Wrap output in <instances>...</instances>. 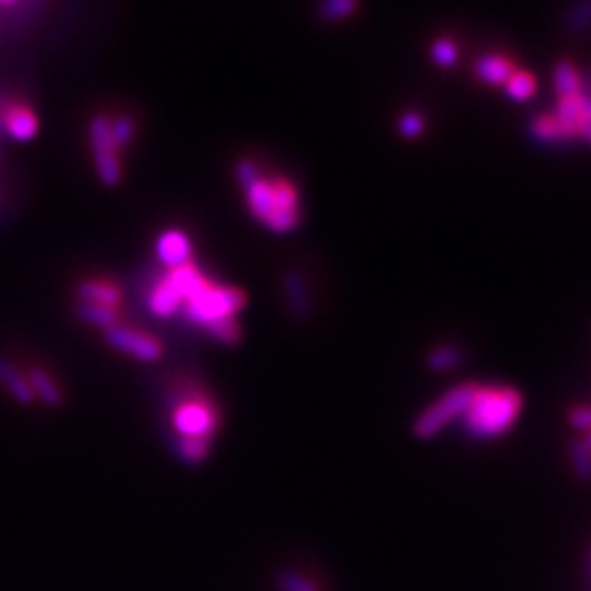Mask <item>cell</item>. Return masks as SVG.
<instances>
[{"mask_svg":"<svg viewBox=\"0 0 591 591\" xmlns=\"http://www.w3.org/2000/svg\"><path fill=\"white\" fill-rule=\"evenodd\" d=\"M235 173H237V180H239V184L243 189H248L252 182H257L261 178L257 165H254V162H250V160H241L237 165V169H235Z\"/></svg>","mask_w":591,"mask_h":591,"instance_id":"obj_30","label":"cell"},{"mask_svg":"<svg viewBox=\"0 0 591 591\" xmlns=\"http://www.w3.org/2000/svg\"><path fill=\"white\" fill-rule=\"evenodd\" d=\"M521 412V394L508 386H478L467 412L462 414V430L473 440H493L504 436Z\"/></svg>","mask_w":591,"mask_h":591,"instance_id":"obj_1","label":"cell"},{"mask_svg":"<svg viewBox=\"0 0 591 591\" xmlns=\"http://www.w3.org/2000/svg\"><path fill=\"white\" fill-rule=\"evenodd\" d=\"M0 3H3V5H14L16 0H0Z\"/></svg>","mask_w":591,"mask_h":591,"instance_id":"obj_35","label":"cell"},{"mask_svg":"<svg viewBox=\"0 0 591 591\" xmlns=\"http://www.w3.org/2000/svg\"><path fill=\"white\" fill-rule=\"evenodd\" d=\"M136 134V127H134V121L127 119V117H119L110 121V136L112 141L117 147H125L132 143V138Z\"/></svg>","mask_w":591,"mask_h":591,"instance_id":"obj_27","label":"cell"},{"mask_svg":"<svg viewBox=\"0 0 591 591\" xmlns=\"http://www.w3.org/2000/svg\"><path fill=\"white\" fill-rule=\"evenodd\" d=\"M504 86H506V95L513 101H528L532 95H535L537 81L528 71H515Z\"/></svg>","mask_w":591,"mask_h":591,"instance_id":"obj_20","label":"cell"},{"mask_svg":"<svg viewBox=\"0 0 591 591\" xmlns=\"http://www.w3.org/2000/svg\"><path fill=\"white\" fill-rule=\"evenodd\" d=\"M475 388H478V384H460L447 390L443 397H438L430 405V408L416 416L414 434L423 440L434 438L443 432L451 421L462 419V414L467 412L469 403L473 399Z\"/></svg>","mask_w":591,"mask_h":591,"instance_id":"obj_4","label":"cell"},{"mask_svg":"<svg viewBox=\"0 0 591 591\" xmlns=\"http://www.w3.org/2000/svg\"><path fill=\"white\" fill-rule=\"evenodd\" d=\"M570 425L576 427V430L591 432V408L589 405H578L570 412Z\"/></svg>","mask_w":591,"mask_h":591,"instance_id":"obj_31","label":"cell"},{"mask_svg":"<svg viewBox=\"0 0 591 591\" xmlns=\"http://www.w3.org/2000/svg\"><path fill=\"white\" fill-rule=\"evenodd\" d=\"M7 134L18 143H27L38 134V117L25 106H14L5 117Z\"/></svg>","mask_w":591,"mask_h":591,"instance_id":"obj_13","label":"cell"},{"mask_svg":"<svg viewBox=\"0 0 591 591\" xmlns=\"http://www.w3.org/2000/svg\"><path fill=\"white\" fill-rule=\"evenodd\" d=\"M570 456H572V467L576 471V475L585 482H591V454L589 449L585 447L583 440H576L570 447Z\"/></svg>","mask_w":591,"mask_h":591,"instance_id":"obj_24","label":"cell"},{"mask_svg":"<svg viewBox=\"0 0 591 591\" xmlns=\"http://www.w3.org/2000/svg\"><path fill=\"white\" fill-rule=\"evenodd\" d=\"M432 62L440 68H451L458 62V46L447 38L436 40L432 44Z\"/></svg>","mask_w":591,"mask_h":591,"instance_id":"obj_25","label":"cell"},{"mask_svg":"<svg viewBox=\"0 0 591 591\" xmlns=\"http://www.w3.org/2000/svg\"><path fill=\"white\" fill-rule=\"evenodd\" d=\"M77 316L86 324H92V327H101L106 331L117 327V320H119L117 309L103 307V305H92V303H81L77 309Z\"/></svg>","mask_w":591,"mask_h":591,"instance_id":"obj_19","label":"cell"},{"mask_svg":"<svg viewBox=\"0 0 591 591\" xmlns=\"http://www.w3.org/2000/svg\"><path fill=\"white\" fill-rule=\"evenodd\" d=\"M0 384L11 392V397L18 403L29 405L36 399V394H33V388L29 384V377L22 375L14 364H9L3 357H0Z\"/></svg>","mask_w":591,"mask_h":591,"instance_id":"obj_14","label":"cell"},{"mask_svg":"<svg viewBox=\"0 0 591 591\" xmlns=\"http://www.w3.org/2000/svg\"><path fill=\"white\" fill-rule=\"evenodd\" d=\"M147 307H149V311H152V316L162 318V320L180 316L182 300H180L176 289H173L171 283L167 281V276L160 278V281L154 285L152 292H149Z\"/></svg>","mask_w":591,"mask_h":591,"instance_id":"obj_10","label":"cell"},{"mask_svg":"<svg viewBox=\"0 0 591 591\" xmlns=\"http://www.w3.org/2000/svg\"><path fill=\"white\" fill-rule=\"evenodd\" d=\"M278 587L283 591H320L314 583L307 581L303 574H296V572L278 574Z\"/></svg>","mask_w":591,"mask_h":591,"instance_id":"obj_28","label":"cell"},{"mask_svg":"<svg viewBox=\"0 0 591 591\" xmlns=\"http://www.w3.org/2000/svg\"><path fill=\"white\" fill-rule=\"evenodd\" d=\"M106 340L117 351L141 359V362H156V359H160L162 355V344L154 338V335L119 327V324L106 331Z\"/></svg>","mask_w":591,"mask_h":591,"instance_id":"obj_7","label":"cell"},{"mask_svg":"<svg viewBox=\"0 0 591 591\" xmlns=\"http://www.w3.org/2000/svg\"><path fill=\"white\" fill-rule=\"evenodd\" d=\"M77 292H79L81 303L103 305V307H112V309H117V305L121 303L119 287L108 283V281H84L79 285Z\"/></svg>","mask_w":591,"mask_h":591,"instance_id":"obj_15","label":"cell"},{"mask_svg":"<svg viewBox=\"0 0 591 591\" xmlns=\"http://www.w3.org/2000/svg\"><path fill=\"white\" fill-rule=\"evenodd\" d=\"M178 454L187 462H202L211 449V440H200V438H178L176 443Z\"/></svg>","mask_w":591,"mask_h":591,"instance_id":"obj_23","label":"cell"},{"mask_svg":"<svg viewBox=\"0 0 591 591\" xmlns=\"http://www.w3.org/2000/svg\"><path fill=\"white\" fill-rule=\"evenodd\" d=\"M27 377H29V384H31L33 394H36V397H40L46 405H51V408H57V405H62L64 394H62L60 386H57L55 381L44 373V370L31 368Z\"/></svg>","mask_w":591,"mask_h":591,"instance_id":"obj_17","label":"cell"},{"mask_svg":"<svg viewBox=\"0 0 591 591\" xmlns=\"http://www.w3.org/2000/svg\"><path fill=\"white\" fill-rule=\"evenodd\" d=\"M565 27L572 33L587 31L591 27V3H578L576 7H572L570 14H567Z\"/></svg>","mask_w":591,"mask_h":591,"instance_id":"obj_26","label":"cell"},{"mask_svg":"<svg viewBox=\"0 0 591 591\" xmlns=\"http://www.w3.org/2000/svg\"><path fill=\"white\" fill-rule=\"evenodd\" d=\"M246 200L254 219H259L265 228L278 235L292 233L303 217L298 191L285 178H259L246 189Z\"/></svg>","mask_w":591,"mask_h":591,"instance_id":"obj_2","label":"cell"},{"mask_svg":"<svg viewBox=\"0 0 591 591\" xmlns=\"http://www.w3.org/2000/svg\"><path fill=\"white\" fill-rule=\"evenodd\" d=\"M246 307V294L237 287L215 285L206 281L197 292L184 303L180 314L200 327H211L215 322L237 318L239 311Z\"/></svg>","mask_w":591,"mask_h":591,"instance_id":"obj_3","label":"cell"},{"mask_svg":"<svg viewBox=\"0 0 591 591\" xmlns=\"http://www.w3.org/2000/svg\"><path fill=\"white\" fill-rule=\"evenodd\" d=\"M171 423L180 438L211 440L217 432L219 412L211 399L187 397L176 403L171 412Z\"/></svg>","mask_w":591,"mask_h":591,"instance_id":"obj_5","label":"cell"},{"mask_svg":"<svg viewBox=\"0 0 591 591\" xmlns=\"http://www.w3.org/2000/svg\"><path fill=\"white\" fill-rule=\"evenodd\" d=\"M90 145L92 154H95V165L101 182L106 187H114L121 180V162L117 154V145H114L110 136V119L95 117L90 123Z\"/></svg>","mask_w":591,"mask_h":591,"instance_id":"obj_6","label":"cell"},{"mask_svg":"<svg viewBox=\"0 0 591 591\" xmlns=\"http://www.w3.org/2000/svg\"><path fill=\"white\" fill-rule=\"evenodd\" d=\"M578 136H581L583 141H587V145L591 147V123H581V127H578Z\"/></svg>","mask_w":591,"mask_h":591,"instance_id":"obj_32","label":"cell"},{"mask_svg":"<svg viewBox=\"0 0 591 591\" xmlns=\"http://www.w3.org/2000/svg\"><path fill=\"white\" fill-rule=\"evenodd\" d=\"M583 92L585 95H589L591 97V71L585 75V79H583Z\"/></svg>","mask_w":591,"mask_h":591,"instance_id":"obj_33","label":"cell"},{"mask_svg":"<svg viewBox=\"0 0 591 591\" xmlns=\"http://www.w3.org/2000/svg\"><path fill=\"white\" fill-rule=\"evenodd\" d=\"M423 130H425V121H423L421 114H416V112L403 114L401 121H399V134L403 138H408V141H412V138H419L423 134Z\"/></svg>","mask_w":591,"mask_h":591,"instance_id":"obj_29","label":"cell"},{"mask_svg":"<svg viewBox=\"0 0 591 591\" xmlns=\"http://www.w3.org/2000/svg\"><path fill=\"white\" fill-rule=\"evenodd\" d=\"M211 338L219 344H226V346H235L241 340V327L237 318H230V320H222V322H215L211 327L204 329Z\"/></svg>","mask_w":591,"mask_h":591,"instance_id":"obj_22","label":"cell"},{"mask_svg":"<svg viewBox=\"0 0 591 591\" xmlns=\"http://www.w3.org/2000/svg\"><path fill=\"white\" fill-rule=\"evenodd\" d=\"M530 136L541 145H559V143H576V138L565 130V127L554 119V114H541L530 123Z\"/></svg>","mask_w":591,"mask_h":591,"instance_id":"obj_12","label":"cell"},{"mask_svg":"<svg viewBox=\"0 0 591 591\" xmlns=\"http://www.w3.org/2000/svg\"><path fill=\"white\" fill-rule=\"evenodd\" d=\"M515 71V64L504 55H484L475 62V77L486 86H504Z\"/></svg>","mask_w":591,"mask_h":591,"instance_id":"obj_11","label":"cell"},{"mask_svg":"<svg viewBox=\"0 0 591 591\" xmlns=\"http://www.w3.org/2000/svg\"><path fill=\"white\" fill-rule=\"evenodd\" d=\"M357 0H322L318 5V16L324 22H342L357 11Z\"/></svg>","mask_w":591,"mask_h":591,"instance_id":"obj_21","label":"cell"},{"mask_svg":"<svg viewBox=\"0 0 591 591\" xmlns=\"http://www.w3.org/2000/svg\"><path fill=\"white\" fill-rule=\"evenodd\" d=\"M554 90L559 97L578 95L583 90V77L576 71V66L567 60L556 62L554 66Z\"/></svg>","mask_w":591,"mask_h":591,"instance_id":"obj_16","label":"cell"},{"mask_svg":"<svg viewBox=\"0 0 591 591\" xmlns=\"http://www.w3.org/2000/svg\"><path fill=\"white\" fill-rule=\"evenodd\" d=\"M583 443H585V447L589 449V454H591V432H587V436H585Z\"/></svg>","mask_w":591,"mask_h":591,"instance_id":"obj_34","label":"cell"},{"mask_svg":"<svg viewBox=\"0 0 591 591\" xmlns=\"http://www.w3.org/2000/svg\"><path fill=\"white\" fill-rule=\"evenodd\" d=\"M156 254L167 270H176L191 261V241L182 230H165L156 241Z\"/></svg>","mask_w":591,"mask_h":591,"instance_id":"obj_9","label":"cell"},{"mask_svg":"<svg viewBox=\"0 0 591 591\" xmlns=\"http://www.w3.org/2000/svg\"><path fill=\"white\" fill-rule=\"evenodd\" d=\"M462 362H465V351L458 349L454 344H443L436 346V349L427 355L425 364L432 373H445V370L458 368Z\"/></svg>","mask_w":591,"mask_h":591,"instance_id":"obj_18","label":"cell"},{"mask_svg":"<svg viewBox=\"0 0 591 591\" xmlns=\"http://www.w3.org/2000/svg\"><path fill=\"white\" fill-rule=\"evenodd\" d=\"M283 294L289 314L294 320L305 322L311 318V289L303 272L287 270L283 276Z\"/></svg>","mask_w":591,"mask_h":591,"instance_id":"obj_8","label":"cell"}]
</instances>
